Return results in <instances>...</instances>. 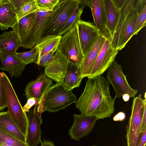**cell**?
<instances>
[{"label": "cell", "mask_w": 146, "mask_h": 146, "mask_svg": "<svg viewBox=\"0 0 146 146\" xmlns=\"http://www.w3.org/2000/svg\"><path fill=\"white\" fill-rule=\"evenodd\" d=\"M110 84L100 75L88 78L84 90L75 104L81 113L98 119L109 117L115 111V98L110 95Z\"/></svg>", "instance_id": "obj_1"}, {"label": "cell", "mask_w": 146, "mask_h": 146, "mask_svg": "<svg viewBox=\"0 0 146 146\" xmlns=\"http://www.w3.org/2000/svg\"><path fill=\"white\" fill-rule=\"evenodd\" d=\"M133 0H125L120 9V16L112 35L113 47L120 50L133 36L137 14L133 4Z\"/></svg>", "instance_id": "obj_2"}, {"label": "cell", "mask_w": 146, "mask_h": 146, "mask_svg": "<svg viewBox=\"0 0 146 146\" xmlns=\"http://www.w3.org/2000/svg\"><path fill=\"white\" fill-rule=\"evenodd\" d=\"M76 99L72 90L66 89L62 82H56L48 89L36 110L40 114L45 111L56 112L75 103Z\"/></svg>", "instance_id": "obj_3"}, {"label": "cell", "mask_w": 146, "mask_h": 146, "mask_svg": "<svg viewBox=\"0 0 146 146\" xmlns=\"http://www.w3.org/2000/svg\"><path fill=\"white\" fill-rule=\"evenodd\" d=\"M1 84L4 92L8 112L21 133L26 137L28 120L12 85L7 75L1 72Z\"/></svg>", "instance_id": "obj_4"}, {"label": "cell", "mask_w": 146, "mask_h": 146, "mask_svg": "<svg viewBox=\"0 0 146 146\" xmlns=\"http://www.w3.org/2000/svg\"><path fill=\"white\" fill-rule=\"evenodd\" d=\"M80 4L78 0H60L52 11L42 37L57 35L60 29Z\"/></svg>", "instance_id": "obj_5"}, {"label": "cell", "mask_w": 146, "mask_h": 146, "mask_svg": "<svg viewBox=\"0 0 146 146\" xmlns=\"http://www.w3.org/2000/svg\"><path fill=\"white\" fill-rule=\"evenodd\" d=\"M56 50L69 63L75 65L79 71L84 57L80 46L76 24L62 36Z\"/></svg>", "instance_id": "obj_6"}, {"label": "cell", "mask_w": 146, "mask_h": 146, "mask_svg": "<svg viewBox=\"0 0 146 146\" xmlns=\"http://www.w3.org/2000/svg\"><path fill=\"white\" fill-rule=\"evenodd\" d=\"M131 110L126 128L127 146H138L143 133L140 131L142 117L146 110V98L143 99L140 96L134 98Z\"/></svg>", "instance_id": "obj_7"}, {"label": "cell", "mask_w": 146, "mask_h": 146, "mask_svg": "<svg viewBox=\"0 0 146 146\" xmlns=\"http://www.w3.org/2000/svg\"><path fill=\"white\" fill-rule=\"evenodd\" d=\"M107 77L114 90L115 99L125 94H128L130 98H135L137 90L130 86L127 80V76L123 72L121 65L118 64L115 60L108 68Z\"/></svg>", "instance_id": "obj_8"}, {"label": "cell", "mask_w": 146, "mask_h": 146, "mask_svg": "<svg viewBox=\"0 0 146 146\" xmlns=\"http://www.w3.org/2000/svg\"><path fill=\"white\" fill-rule=\"evenodd\" d=\"M111 35L107 36L94 62L88 78L101 75L109 68L118 52L112 44Z\"/></svg>", "instance_id": "obj_9"}, {"label": "cell", "mask_w": 146, "mask_h": 146, "mask_svg": "<svg viewBox=\"0 0 146 146\" xmlns=\"http://www.w3.org/2000/svg\"><path fill=\"white\" fill-rule=\"evenodd\" d=\"M81 51L84 57L100 34L93 23L80 19L76 23Z\"/></svg>", "instance_id": "obj_10"}, {"label": "cell", "mask_w": 146, "mask_h": 146, "mask_svg": "<svg viewBox=\"0 0 146 146\" xmlns=\"http://www.w3.org/2000/svg\"><path fill=\"white\" fill-rule=\"evenodd\" d=\"M74 122L68 131V135L72 139L77 141L92 131L98 120L95 117L82 113L74 114Z\"/></svg>", "instance_id": "obj_11"}, {"label": "cell", "mask_w": 146, "mask_h": 146, "mask_svg": "<svg viewBox=\"0 0 146 146\" xmlns=\"http://www.w3.org/2000/svg\"><path fill=\"white\" fill-rule=\"evenodd\" d=\"M37 17L36 22L26 41L22 46L31 49L42 37L52 11H47L40 9L36 12Z\"/></svg>", "instance_id": "obj_12"}, {"label": "cell", "mask_w": 146, "mask_h": 146, "mask_svg": "<svg viewBox=\"0 0 146 146\" xmlns=\"http://www.w3.org/2000/svg\"><path fill=\"white\" fill-rule=\"evenodd\" d=\"M37 106L26 113L28 126L26 141L29 146H37L41 142L40 125L42 119L40 114L36 110Z\"/></svg>", "instance_id": "obj_13"}, {"label": "cell", "mask_w": 146, "mask_h": 146, "mask_svg": "<svg viewBox=\"0 0 146 146\" xmlns=\"http://www.w3.org/2000/svg\"><path fill=\"white\" fill-rule=\"evenodd\" d=\"M52 80L45 74H41L35 80L29 82L25 90L27 99L33 98L40 103L49 88L52 84Z\"/></svg>", "instance_id": "obj_14"}, {"label": "cell", "mask_w": 146, "mask_h": 146, "mask_svg": "<svg viewBox=\"0 0 146 146\" xmlns=\"http://www.w3.org/2000/svg\"><path fill=\"white\" fill-rule=\"evenodd\" d=\"M68 63L66 59L56 50L52 60L44 67V74L56 82H62Z\"/></svg>", "instance_id": "obj_15"}, {"label": "cell", "mask_w": 146, "mask_h": 146, "mask_svg": "<svg viewBox=\"0 0 146 146\" xmlns=\"http://www.w3.org/2000/svg\"><path fill=\"white\" fill-rule=\"evenodd\" d=\"M110 34H100L91 47L84 59L79 70L82 78L87 77L89 75L94 62L106 37Z\"/></svg>", "instance_id": "obj_16"}, {"label": "cell", "mask_w": 146, "mask_h": 146, "mask_svg": "<svg viewBox=\"0 0 146 146\" xmlns=\"http://www.w3.org/2000/svg\"><path fill=\"white\" fill-rule=\"evenodd\" d=\"M0 70L7 72L11 77L21 76L26 65L16 58L15 54H5L0 52Z\"/></svg>", "instance_id": "obj_17"}, {"label": "cell", "mask_w": 146, "mask_h": 146, "mask_svg": "<svg viewBox=\"0 0 146 146\" xmlns=\"http://www.w3.org/2000/svg\"><path fill=\"white\" fill-rule=\"evenodd\" d=\"M37 15L36 12L27 15L17 20L12 27L21 42V46L27 40L36 22Z\"/></svg>", "instance_id": "obj_18"}, {"label": "cell", "mask_w": 146, "mask_h": 146, "mask_svg": "<svg viewBox=\"0 0 146 146\" xmlns=\"http://www.w3.org/2000/svg\"><path fill=\"white\" fill-rule=\"evenodd\" d=\"M17 21L16 13L10 0H0V30L12 28Z\"/></svg>", "instance_id": "obj_19"}, {"label": "cell", "mask_w": 146, "mask_h": 146, "mask_svg": "<svg viewBox=\"0 0 146 146\" xmlns=\"http://www.w3.org/2000/svg\"><path fill=\"white\" fill-rule=\"evenodd\" d=\"M90 9L94 19L93 23L99 29L100 33L110 34L107 27L104 0H92Z\"/></svg>", "instance_id": "obj_20"}, {"label": "cell", "mask_w": 146, "mask_h": 146, "mask_svg": "<svg viewBox=\"0 0 146 146\" xmlns=\"http://www.w3.org/2000/svg\"><path fill=\"white\" fill-rule=\"evenodd\" d=\"M21 46L20 40L13 31H4L0 35V52L5 54H15Z\"/></svg>", "instance_id": "obj_21"}, {"label": "cell", "mask_w": 146, "mask_h": 146, "mask_svg": "<svg viewBox=\"0 0 146 146\" xmlns=\"http://www.w3.org/2000/svg\"><path fill=\"white\" fill-rule=\"evenodd\" d=\"M0 128L6 133L27 143L26 137L19 129L7 111L0 112Z\"/></svg>", "instance_id": "obj_22"}, {"label": "cell", "mask_w": 146, "mask_h": 146, "mask_svg": "<svg viewBox=\"0 0 146 146\" xmlns=\"http://www.w3.org/2000/svg\"><path fill=\"white\" fill-rule=\"evenodd\" d=\"M107 21V27L111 37L117 25L121 10L116 7L112 0H104Z\"/></svg>", "instance_id": "obj_23"}, {"label": "cell", "mask_w": 146, "mask_h": 146, "mask_svg": "<svg viewBox=\"0 0 146 146\" xmlns=\"http://www.w3.org/2000/svg\"><path fill=\"white\" fill-rule=\"evenodd\" d=\"M82 79L77 67L68 62L62 82L65 88L68 90H72L74 88L79 87Z\"/></svg>", "instance_id": "obj_24"}, {"label": "cell", "mask_w": 146, "mask_h": 146, "mask_svg": "<svg viewBox=\"0 0 146 146\" xmlns=\"http://www.w3.org/2000/svg\"><path fill=\"white\" fill-rule=\"evenodd\" d=\"M62 36L47 35L41 38L38 41L35 46L38 48L39 51L38 56L36 62L43 56L54 49L57 48Z\"/></svg>", "instance_id": "obj_25"}, {"label": "cell", "mask_w": 146, "mask_h": 146, "mask_svg": "<svg viewBox=\"0 0 146 146\" xmlns=\"http://www.w3.org/2000/svg\"><path fill=\"white\" fill-rule=\"evenodd\" d=\"M84 7H80L76 9L60 29L57 36H62L72 29L80 19Z\"/></svg>", "instance_id": "obj_26"}, {"label": "cell", "mask_w": 146, "mask_h": 146, "mask_svg": "<svg viewBox=\"0 0 146 146\" xmlns=\"http://www.w3.org/2000/svg\"><path fill=\"white\" fill-rule=\"evenodd\" d=\"M38 55V50L35 46L30 51L21 53L16 52L15 54L16 57L26 65L33 62L36 63Z\"/></svg>", "instance_id": "obj_27"}, {"label": "cell", "mask_w": 146, "mask_h": 146, "mask_svg": "<svg viewBox=\"0 0 146 146\" xmlns=\"http://www.w3.org/2000/svg\"><path fill=\"white\" fill-rule=\"evenodd\" d=\"M40 9L36 0H27L17 13V20L27 15L36 12Z\"/></svg>", "instance_id": "obj_28"}, {"label": "cell", "mask_w": 146, "mask_h": 146, "mask_svg": "<svg viewBox=\"0 0 146 146\" xmlns=\"http://www.w3.org/2000/svg\"><path fill=\"white\" fill-rule=\"evenodd\" d=\"M0 142L12 146H29L0 128Z\"/></svg>", "instance_id": "obj_29"}, {"label": "cell", "mask_w": 146, "mask_h": 146, "mask_svg": "<svg viewBox=\"0 0 146 146\" xmlns=\"http://www.w3.org/2000/svg\"><path fill=\"white\" fill-rule=\"evenodd\" d=\"M146 5L141 12L137 15L135 22L133 36L137 35L140 30L146 26Z\"/></svg>", "instance_id": "obj_30"}, {"label": "cell", "mask_w": 146, "mask_h": 146, "mask_svg": "<svg viewBox=\"0 0 146 146\" xmlns=\"http://www.w3.org/2000/svg\"><path fill=\"white\" fill-rule=\"evenodd\" d=\"M37 5L40 9L47 11H52L58 4L59 0H36Z\"/></svg>", "instance_id": "obj_31"}, {"label": "cell", "mask_w": 146, "mask_h": 146, "mask_svg": "<svg viewBox=\"0 0 146 146\" xmlns=\"http://www.w3.org/2000/svg\"><path fill=\"white\" fill-rule=\"evenodd\" d=\"M57 48L54 49L43 56L36 63L39 66L45 67L53 59Z\"/></svg>", "instance_id": "obj_32"}, {"label": "cell", "mask_w": 146, "mask_h": 146, "mask_svg": "<svg viewBox=\"0 0 146 146\" xmlns=\"http://www.w3.org/2000/svg\"><path fill=\"white\" fill-rule=\"evenodd\" d=\"M1 78L0 71V112L7 107L5 96L1 84Z\"/></svg>", "instance_id": "obj_33"}, {"label": "cell", "mask_w": 146, "mask_h": 146, "mask_svg": "<svg viewBox=\"0 0 146 146\" xmlns=\"http://www.w3.org/2000/svg\"><path fill=\"white\" fill-rule=\"evenodd\" d=\"M133 4L137 15L141 13L146 5V0H133Z\"/></svg>", "instance_id": "obj_34"}, {"label": "cell", "mask_w": 146, "mask_h": 146, "mask_svg": "<svg viewBox=\"0 0 146 146\" xmlns=\"http://www.w3.org/2000/svg\"><path fill=\"white\" fill-rule=\"evenodd\" d=\"M38 102L33 98L27 99L26 104L23 107L24 111L25 112H28L30 109L34 105H38Z\"/></svg>", "instance_id": "obj_35"}, {"label": "cell", "mask_w": 146, "mask_h": 146, "mask_svg": "<svg viewBox=\"0 0 146 146\" xmlns=\"http://www.w3.org/2000/svg\"><path fill=\"white\" fill-rule=\"evenodd\" d=\"M27 0H10L13 4L16 14L20 8Z\"/></svg>", "instance_id": "obj_36"}, {"label": "cell", "mask_w": 146, "mask_h": 146, "mask_svg": "<svg viewBox=\"0 0 146 146\" xmlns=\"http://www.w3.org/2000/svg\"><path fill=\"white\" fill-rule=\"evenodd\" d=\"M125 117V113L123 112H120L115 115L113 119L115 121H122L124 120Z\"/></svg>", "instance_id": "obj_37"}, {"label": "cell", "mask_w": 146, "mask_h": 146, "mask_svg": "<svg viewBox=\"0 0 146 146\" xmlns=\"http://www.w3.org/2000/svg\"><path fill=\"white\" fill-rule=\"evenodd\" d=\"M146 143V130H145L141 138L138 146H145Z\"/></svg>", "instance_id": "obj_38"}, {"label": "cell", "mask_w": 146, "mask_h": 146, "mask_svg": "<svg viewBox=\"0 0 146 146\" xmlns=\"http://www.w3.org/2000/svg\"><path fill=\"white\" fill-rule=\"evenodd\" d=\"M80 4L83 6H86L91 8L92 0H78Z\"/></svg>", "instance_id": "obj_39"}, {"label": "cell", "mask_w": 146, "mask_h": 146, "mask_svg": "<svg viewBox=\"0 0 146 146\" xmlns=\"http://www.w3.org/2000/svg\"><path fill=\"white\" fill-rule=\"evenodd\" d=\"M112 1L116 7L121 9L124 3L125 0H112Z\"/></svg>", "instance_id": "obj_40"}, {"label": "cell", "mask_w": 146, "mask_h": 146, "mask_svg": "<svg viewBox=\"0 0 146 146\" xmlns=\"http://www.w3.org/2000/svg\"><path fill=\"white\" fill-rule=\"evenodd\" d=\"M41 146H55L53 143L49 141L44 140L41 142Z\"/></svg>", "instance_id": "obj_41"}, {"label": "cell", "mask_w": 146, "mask_h": 146, "mask_svg": "<svg viewBox=\"0 0 146 146\" xmlns=\"http://www.w3.org/2000/svg\"><path fill=\"white\" fill-rule=\"evenodd\" d=\"M122 96L123 100L125 102L128 101L130 98L129 95L127 94H125Z\"/></svg>", "instance_id": "obj_42"}, {"label": "cell", "mask_w": 146, "mask_h": 146, "mask_svg": "<svg viewBox=\"0 0 146 146\" xmlns=\"http://www.w3.org/2000/svg\"><path fill=\"white\" fill-rule=\"evenodd\" d=\"M0 146H12L5 144L0 142Z\"/></svg>", "instance_id": "obj_43"}, {"label": "cell", "mask_w": 146, "mask_h": 146, "mask_svg": "<svg viewBox=\"0 0 146 146\" xmlns=\"http://www.w3.org/2000/svg\"><path fill=\"white\" fill-rule=\"evenodd\" d=\"M92 146H96V145H92Z\"/></svg>", "instance_id": "obj_44"}]
</instances>
